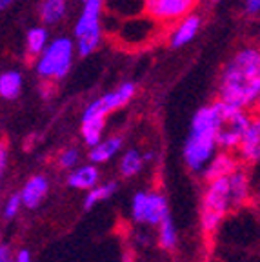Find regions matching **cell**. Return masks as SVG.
I'll return each mask as SVG.
<instances>
[{"instance_id":"cell-16","label":"cell","mask_w":260,"mask_h":262,"mask_svg":"<svg viewBox=\"0 0 260 262\" xmlns=\"http://www.w3.org/2000/svg\"><path fill=\"white\" fill-rule=\"evenodd\" d=\"M122 147V137H110L106 140H100L97 146L91 147L90 151V159L95 164H102L107 162L110 159H113Z\"/></svg>"},{"instance_id":"cell-12","label":"cell","mask_w":260,"mask_h":262,"mask_svg":"<svg viewBox=\"0 0 260 262\" xmlns=\"http://www.w3.org/2000/svg\"><path fill=\"white\" fill-rule=\"evenodd\" d=\"M200 28H202V18H200L195 11L189 13V15L184 16V18H180V20L175 22L169 29V38H167L169 48L177 49V48H182V46L189 44V42L197 37V33L200 31Z\"/></svg>"},{"instance_id":"cell-30","label":"cell","mask_w":260,"mask_h":262,"mask_svg":"<svg viewBox=\"0 0 260 262\" xmlns=\"http://www.w3.org/2000/svg\"><path fill=\"white\" fill-rule=\"evenodd\" d=\"M253 111H255V113H258V115H260V97L256 98V102H255V107H253Z\"/></svg>"},{"instance_id":"cell-11","label":"cell","mask_w":260,"mask_h":262,"mask_svg":"<svg viewBox=\"0 0 260 262\" xmlns=\"http://www.w3.org/2000/svg\"><path fill=\"white\" fill-rule=\"evenodd\" d=\"M236 155L240 157V160L248 166H256L260 164V115L255 113L251 117V122L246 131L244 139L240 142Z\"/></svg>"},{"instance_id":"cell-19","label":"cell","mask_w":260,"mask_h":262,"mask_svg":"<svg viewBox=\"0 0 260 262\" xmlns=\"http://www.w3.org/2000/svg\"><path fill=\"white\" fill-rule=\"evenodd\" d=\"M66 15V0H42L40 18L46 26L57 24Z\"/></svg>"},{"instance_id":"cell-14","label":"cell","mask_w":260,"mask_h":262,"mask_svg":"<svg viewBox=\"0 0 260 262\" xmlns=\"http://www.w3.org/2000/svg\"><path fill=\"white\" fill-rule=\"evenodd\" d=\"M104 126H106V117H97V115H84L82 117V139L90 147L100 142Z\"/></svg>"},{"instance_id":"cell-3","label":"cell","mask_w":260,"mask_h":262,"mask_svg":"<svg viewBox=\"0 0 260 262\" xmlns=\"http://www.w3.org/2000/svg\"><path fill=\"white\" fill-rule=\"evenodd\" d=\"M216 146L215 129H213V111L211 106H204L193 115L191 129L184 146V160L191 171L202 173L206 164L213 159Z\"/></svg>"},{"instance_id":"cell-29","label":"cell","mask_w":260,"mask_h":262,"mask_svg":"<svg viewBox=\"0 0 260 262\" xmlns=\"http://www.w3.org/2000/svg\"><path fill=\"white\" fill-rule=\"evenodd\" d=\"M15 0H0V9H6L9 4H13Z\"/></svg>"},{"instance_id":"cell-27","label":"cell","mask_w":260,"mask_h":262,"mask_svg":"<svg viewBox=\"0 0 260 262\" xmlns=\"http://www.w3.org/2000/svg\"><path fill=\"white\" fill-rule=\"evenodd\" d=\"M15 262H31V253L28 250H20L16 253Z\"/></svg>"},{"instance_id":"cell-31","label":"cell","mask_w":260,"mask_h":262,"mask_svg":"<svg viewBox=\"0 0 260 262\" xmlns=\"http://www.w3.org/2000/svg\"><path fill=\"white\" fill-rule=\"evenodd\" d=\"M124 262H131V257H129V255H126V258H124Z\"/></svg>"},{"instance_id":"cell-15","label":"cell","mask_w":260,"mask_h":262,"mask_svg":"<svg viewBox=\"0 0 260 262\" xmlns=\"http://www.w3.org/2000/svg\"><path fill=\"white\" fill-rule=\"evenodd\" d=\"M98 169L95 166H80L68 177V184L75 189H91L98 184Z\"/></svg>"},{"instance_id":"cell-10","label":"cell","mask_w":260,"mask_h":262,"mask_svg":"<svg viewBox=\"0 0 260 262\" xmlns=\"http://www.w3.org/2000/svg\"><path fill=\"white\" fill-rule=\"evenodd\" d=\"M242 166H246V164L240 160L236 151L219 149V151L213 155V159L206 164V168L202 169V177L206 182H211V180L231 175L233 171H236V169L242 168Z\"/></svg>"},{"instance_id":"cell-18","label":"cell","mask_w":260,"mask_h":262,"mask_svg":"<svg viewBox=\"0 0 260 262\" xmlns=\"http://www.w3.org/2000/svg\"><path fill=\"white\" fill-rule=\"evenodd\" d=\"M22 91V75L18 71H4L0 75V97L13 100Z\"/></svg>"},{"instance_id":"cell-6","label":"cell","mask_w":260,"mask_h":262,"mask_svg":"<svg viewBox=\"0 0 260 262\" xmlns=\"http://www.w3.org/2000/svg\"><path fill=\"white\" fill-rule=\"evenodd\" d=\"M102 0H84L82 11L75 26V37H77V53L80 57H88L98 48L102 38L100 15Z\"/></svg>"},{"instance_id":"cell-32","label":"cell","mask_w":260,"mask_h":262,"mask_svg":"<svg viewBox=\"0 0 260 262\" xmlns=\"http://www.w3.org/2000/svg\"><path fill=\"white\" fill-rule=\"evenodd\" d=\"M215 2H216V0H215Z\"/></svg>"},{"instance_id":"cell-23","label":"cell","mask_w":260,"mask_h":262,"mask_svg":"<svg viewBox=\"0 0 260 262\" xmlns=\"http://www.w3.org/2000/svg\"><path fill=\"white\" fill-rule=\"evenodd\" d=\"M58 162H60V166L66 169L75 168L78 164V151L73 149V147H71V149H66V151H62L60 157H58Z\"/></svg>"},{"instance_id":"cell-5","label":"cell","mask_w":260,"mask_h":262,"mask_svg":"<svg viewBox=\"0 0 260 262\" xmlns=\"http://www.w3.org/2000/svg\"><path fill=\"white\" fill-rule=\"evenodd\" d=\"M77 51V46L68 37H58L51 40L42 55L37 58V73L44 80H58L64 78L71 70L73 55Z\"/></svg>"},{"instance_id":"cell-17","label":"cell","mask_w":260,"mask_h":262,"mask_svg":"<svg viewBox=\"0 0 260 262\" xmlns=\"http://www.w3.org/2000/svg\"><path fill=\"white\" fill-rule=\"evenodd\" d=\"M48 44H49L48 29L44 26L31 28L28 31V35H26V55L29 58H38Z\"/></svg>"},{"instance_id":"cell-20","label":"cell","mask_w":260,"mask_h":262,"mask_svg":"<svg viewBox=\"0 0 260 262\" xmlns=\"http://www.w3.org/2000/svg\"><path fill=\"white\" fill-rule=\"evenodd\" d=\"M142 166H144V157L137 149H127L122 159H120V173L124 177L137 175L142 169Z\"/></svg>"},{"instance_id":"cell-13","label":"cell","mask_w":260,"mask_h":262,"mask_svg":"<svg viewBox=\"0 0 260 262\" xmlns=\"http://www.w3.org/2000/svg\"><path fill=\"white\" fill-rule=\"evenodd\" d=\"M48 189H49L48 179H46L44 175H35L33 179H29L24 184V188H22V191H20L22 204L29 209L38 208V204H40L46 199V195H48Z\"/></svg>"},{"instance_id":"cell-25","label":"cell","mask_w":260,"mask_h":262,"mask_svg":"<svg viewBox=\"0 0 260 262\" xmlns=\"http://www.w3.org/2000/svg\"><path fill=\"white\" fill-rule=\"evenodd\" d=\"M244 8L248 15H256V13H260V0H246Z\"/></svg>"},{"instance_id":"cell-26","label":"cell","mask_w":260,"mask_h":262,"mask_svg":"<svg viewBox=\"0 0 260 262\" xmlns=\"http://www.w3.org/2000/svg\"><path fill=\"white\" fill-rule=\"evenodd\" d=\"M0 262H13L11 248L8 244H0Z\"/></svg>"},{"instance_id":"cell-28","label":"cell","mask_w":260,"mask_h":262,"mask_svg":"<svg viewBox=\"0 0 260 262\" xmlns=\"http://www.w3.org/2000/svg\"><path fill=\"white\" fill-rule=\"evenodd\" d=\"M6 159H8L6 146H4V144H0V173H2V169H4V166H6Z\"/></svg>"},{"instance_id":"cell-8","label":"cell","mask_w":260,"mask_h":262,"mask_svg":"<svg viewBox=\"0 0 260 262\" xmlns=\"http://www.w3.org/2000/svg\"><path fill=\"white\" fill-rule=\"evenodd\" d=\"M131 213L137 222H146L151 226H159L166 217H169L167 201L160 193H137L133 196Z\"/></svg>"},{"instance_id":"cell-24","label":"cell","mask_w":260,"mask_h":262,"mask_svg":"<svg viewBox=\"0 0 260 262\" xmlns=\"http://www.w3.org/2000/svg\"><path fill=\"white\" fill-rule=\"evenodd\" d=\"M22 206V196L20 195H13L9 196V201L6 202V208H4V215L8 219H13L18 213V209H20Z\"/></svg>"},{"instance_id":"cell-2","label":"cell","mask_w":260,"mask_h":262,"mask_svg":"<svg viewBox=\"0 0 260 262\" xmlns=\"http://www.w3.org/2000/svg\"><path fill=\"white\" fill-rule=\"evenodd\" d=\"M260 97V48L239 49L219 78V100L253 111Z\"/></svg>"},{"instance_id":"cell-4","label":"cell","mask_w":260,"mask_h":262,"mask_svg":"<svg viewBox=\"0 0 260 262\" xmlns=\"http://www.w3.org/2000/svg\"><path fill=\"white\" fill-rule=\"evenodd\" d=\"M209 106L213 111V129L219 149L236 151L251 122V111L235 107L222 100H215Z\"/></svg>"},{"instance_id":"cell-22","label":"cell","mask_w":260,"mask_h":262,"mask_svg":"<svg viewBox=\"0 0 260 262\" xmlns=\"http://www.w3.org/2000/svg\"><path fill=\"white\" fill-rule=\"evenodd\" d=\"M159 244L164 250H171L177 244V228L171 221V217H166L159 224Z\"/></svg>"},{"instance_id":"cell-9","label":"cell","mask_w":260,"mask_h":262,"mask_svg":"<svg viewBox=\"0 0 260 262\" xmlns=\"http://www.w3.org/2000/svg\"><path fill=\"white\" fill-rule=\"evenodd\" d=\"M135 91H137V88H135L133 82H124V84H120L115 91H110V93L102 95L100 98L93 100L90 106L85 107L84 115L107 117V115L113 113L115 110L129 104V100L135 97Z\"/></svg>"},{"instance_id":"cell-1","label":"cell","mask_w":260,"mask_h":262,"mask_svg":"<svg viewBox=\"0 0 260 262\" xmlns=\"http://www.w3.org/2000/svg\"><path fill=\"white\" fill-rule=\"evenodd\" d=\"M251 199V177L246 168H239L231 175L206 182L200 204V228L211 237L229 213L244 208Z\"/></svg>"},{"instance_id":"cell-7","label":"cell","mask_w":260,"mask_h":262,"mask_svg":"<svg viewBox=\"0 0 260 262\" xmlns=\"http://www.w3.org/2000/svg\"><path fill=\"white\" fill-rule=\"evenodd\" d=\"M199 0H144V11L160 24L173 26L195 11Z\"/></svg>"},{"instance_id":"cell-21","label":"cell","mask_w":260,"mask_h":262,"mask_svg":"<svg viewBox=\"0 0 260 262\" xmlns=\"http://www.w3.org/2000/svg\"><path fill=\"white\" fill-rule=\"evenodd\" d=\"M115 189H117V184H115V182H106V184L95 186V188L88 189V195H85V199H84V208L91 209L97 202L106 201L107 196L113 195Z\"/></svg>"}]
</instances>
